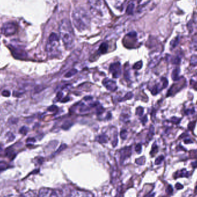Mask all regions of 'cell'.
Returning <instances> with one entry per match:
<instances>
[{
  "label": "cell",
  "instance_id": "6da1fadb",
  "mask_svg": "<svg viewBox=\"0 0 197 197\" xmlns=\"http://www.w3.org/2000/svg\"><path fill=\"white\" fill-rule=\"evenodd\" d=\"M74 26L79 31H83L89 28L91 18L88 12L81 7L76 8L72 13Z\"/></svg>",
  "mask_w": 197,
  "mask_h": 197
},
{
  "label": "cell",
  "instance_id": "30bf717a",
  "mask_svg": "<svg viewBox=\"0 0 197 197\" xmlns=\"http://www.w3.org/2000/svg\"><path fill=\"white\" fill-rule=\"evenodd\" d=\"M103 84L106 87V88L108 89L109 91H115L117 89V86L115 82L111 81L110 80H107V79L104 80V81H103Z\"/></svg>",
  "mask_w": 197,
  "mask_h": 197
},
{
  "label": "cell",
  "instance_id": "ffe728a7",
  "mask_svg": "<svg viewBox=\"0 0 197 197\" xmlns=\"http://www.w3.org/2000/svg\"><path fill=\"white\" fill-rule=\"evenodd\" d=\"M163 160H164V156H159V157H157V158L156 159V161H155V164H156V165H159V164H160L163 161Z\"/></svg>",
  "mask_w": 197,
  "mask_h": 197
},
{
  "label": "cell",
  "instance_id": "836d02e7",
  "mask_svg": "<svg viewBox=\"0 0 197 197\" xmlns=\"http://www.w3.org/2000/svg\"><path fill=\"white\" fill-rule=\"evenodd\" d=\"M2 95L5 96V97H8L10 96V92L9 91H7V90H5L2 92Z\"/></svg>",
  "mask_w": 197,
  "mask_h": 197
},
{
  "label": "cell",
  "instance_id": "d6986e66",
  "mask_svg": "<svg viewBox=\"0 0 197 197\" xmlns=\"http://www.w3.org/2000/svg\"><path fill=\"white\" fill-rule=\"evenodd\" d=\"M142 66V61H139L138 62H137L136 64H134V65L133 66V68L134 69H136V70H138V69H140Z\"/></svg>",
  "mask_w": 197,
  "mask_h": 197
},
{
  "label": "cell",
  "instance_id": "7bdbcfd3",
  "mask_svg": "<svg viewBox=\"0 0 197 197\" xmlns=\"http://www.w3.org/2000/svg\"><path fill=\"white\" fill-rule=\"evenodd\" d=\"M196 190H197V187H196Z\"/></svg>",
  "mask_w": 197,
  "mask_h": 197
},
{
  "label": "cell",
  "instance_id": "4fadbf2b",
  "mask_svg": "<svg viewBox=\"0 0 197 197\" xmlns=\"http://www.w3.org/2000/svg\"><path fill=\"white\" fill-rule=\"evenodd\" d=\"M107 50H108V45L104 43L100 45L99 51L101 54H104L107 51Z\"/></svg>",
  "mask_w": 197,
  "mask_h": 197
},
{
  "label": "cell",
  "instance_id": "2e32d148",
  "mask_svg": "<svg viewBox=\"0 0 197 197\" xmlns=\"http://www.w3.org/2000/svg\"><path fill=\"white\" fill-rule=\"evenodd\" d=\"M98 141L100 143H106L107 142V137L104 134L99 135L98 137Z\"/></svg>",
  "mask_w": 197,
  "mask_h": 197
},
{
  "label": "cell",
  "instance_id": "9c48e42d",
  "mask_svg": "<svg viewBox=\"0 0 197 197\" xmlns=\"http://www.w3.org/2000/svg\"><path fill=\"white\" fill-rule=\"evenodd\" d=\"M93 195L88 191L75 190L70 194L69 197H93Z\"/></svg>",
  "mask_w": 197,
  "mask_h": 197
},
{
  "label": "cell",
  "instance_id": "5bb4252c",
  "mask_svg": "<svg viewBox=\"0 0 197 197\" xmlns=\"http://www.w3.org/2000/svg\"><path fill=\"white\" fill-rule=\"evenodd\" d=\"M179 69L178 68L174 69L173 71L172 74V78L174 81H177L179 79Z\"/></svg>",
  "mask_w": 197,
  "mask_h": 197
},
{
  "label": "cell",
  "instance_id": "d4e9b609",
  "mask_svg": "<svg viewBox=\"0 0 197 197\" xmlns=\"http://www.w3.org/2000/svg\"><path fill=\"white\" fill-rule=\"evenodd\" d=\"M144 112V109L142 107H138L136 110V114L141 116Z\"/></svg>",
  "mask_w": 197,
  "mask_h": 197
},
{
  "label": "cell",
  "instance_id": "7c38bea8",
  "mask_svg": "<svg viewBox=\"0 0 197 197\" xmlns=\"http://www.w3.org/2000/svg\"><path fill=\"white\" fill-rule=\"evenodd\" d=\"M175 178L178 177H187L189 176V172L186 171V170H182L179 171L175 174Z\"/></svg>",
  "mask_w": 197,
  "mask_h": 197
},
{
  "label": "cell",
  "instance_id": "ac0fdd59",
  "mask_svg": "<svg viewBox=\"0 0 197 197\" xmlns=\"http://www.w3.org/2000/svg\"><path fill=\"white\" fill-rule=\"evenodd\" d=\"M77 72V70L75 69H72V70L69 71V72L66 75L65 77H70L73 76H74L76 74Z\"/></svg>",
  "mask_w": 197,
  "mask_h": 197
},
{
  "label": "cell",
  "instance_id": "f35d334b",
  "mask_svg": "<svg viewBox=\"0 0 197 197\" xmlns=\"http://www.w3.org/2000/svg\"><path fill=\"white\" fill-rule=\"evenodd\" d=\"M62 97V93L59 92L57 94V98H58V99H60Z\"/></svg>",
  "mask_w": 197,
  "mask_h": 197
},
{
  "label": "cell",
  "instance_id": "44dd1931",
  "mask_svg": "<svg viewBox=\"0 0 197 197\" xmlns=\"http://www.w3.org/2000/svg\"><path fill=\"white\" fill-rule=\"evenodd\" d=\"M20 133L23 135H26V134L28 132V129L26 126H23L21 127L19 130Z\"/></svg>",
  "mask_w": 197,
  "mask_h": 197
},
{
  "label": "cell",
  "instance_id": "b9f144b4",
  "mask_svg": "<svg viewBox=\"0 0 197 197\" xmlns=\"http://www.w3.org/2000/svg\"><path fill=\"white\" fill-rule=\"evenodd\" d=\"M5 197H20L19 196H17V195H8V196H6Z\"/></svg>",
  "mask_w": 197,
  "mask_h": 197
},
{
  "label": "cell",
  "instance_id": "60d3db41",
  "mask_svg": "<svg viewBox=\"0 0 197 197\" xmlns=\"http://www.w3.org/2000/svg\"><path fill=\"white\" fill-rule=\"evenodd\" d=\"M190 140H185V141H184V142H185L186 144H188V143H192V141H190Z\"/></svg>",
  "mask_w": 197,
  "mask_h": 197
},
{
  "label": "cell",
  "instance_id": "7a4b0ae2",
  "mask_svg": "<svg viewBox=\"0 0 197 197\" xmlns=\"http://www.w3.org/2000/svg\"><path fill=\"white\" fill-rule=\"evenodd\" d=\"M59 32L66 49H71L74 45L75 35L69 20L64 19L61 21L59 27Z\"/></svg>",
  "mask_w": 197,
  "mask_h": 197
},
{
  "label": "cell",
  "instance_id": "4dcf8cb0",
  "mask_svg": "<svg viewBox=\"0 0 197 197\" xmlns=\"http://www.w3.org/2000/svg\"><path fill=\"white\" fill-rule=\"evenodd\" d=\"M141 149H142V146L141 144H137V146H135V151L138 153H140L141 152Z\"/></svg>",
  "mask_w": 197,
  "mask_h": 197
},
{
  "label": "cell",
  "instance_id": "e575fe53",
  "mask_svg": "<svg viewBox=\"0 0 197 197\" xmlns=\"http://www.w3.org/2000/svg\"><path fill=\"white\" fill-rule=\"evenodd\" d=\"M195 122H191L190 123L189 125V129L191 130H192V129L194 128V126H195Z\"/></svg>",
  "mask_w": 197,
  "mask_h": 197
},
{
  "label": "cell",
  "instance_id": "277c9868",
  "mask_svg": "<svg viewBox=\"0 0 197 197\" xmlns=\"http://www.w3.org/2000/svg\"><path fill=\"white\" fill-rule=\"evenodd\" d=\"M1 31L7 37L13 35L17 31V26L13 23H7L2 26Z\"/></svg>",
  "mask_w": 197,
  "mask_h": 197
},
{
  "label": "cell",
  "instance_id": "f1b7e54d",
  "mask_svg": "<svg viewBox=\"0 0 197 197\" xmlns=\"http://www.w3.org/2000/svg\"><path fill=\"white\" fill-rule=\"evenodd\" d=\"M126 135H127V132L126 130H122L121 133V138L123 140H125L126 138Z\"/></svg>",
  "mask_w": 197,
  "mask_h": 197
},
{
  "label": "cell",
  "instance_id": "1f68e13d",
  "mask_svg": "<svg viewBox=\"0 0 197 197\" xmlns=\"http://www.w3.org/2000/svg\"><path fill=\"white\" fill-rule=\"evenodd\" d=\"M57 109L58 107L57 106L53 105V106H51L49 108H48V110L50 111H51V112H54L56 110H57Z\"/></svg>",
  "mask_w": 197,
  "mask_h": 197
},
{
  "label": "cell",
  "instance_id": "603a6c76",
  "mask_svg": "<svg viewBox=\"0 0 197 197\" xmlns=\"http://www.w3.org/2000/svg\"><path fill=\"white\" fill-rule=\"evenodd\" d=\"M158 151V148L157 146H156V145H153L152 147V149L151 151V154L152 156H154L156 153Z\"/></svg>",
  "mask_w": 197,
  "mask_h": 197
},
{
  "label": "cell",
  "instance_id": "d6a6232c",
  "mask_svg": "<svg viewBox=\"0 0 197 197\" xmlns=\"http://www.w3.org/2000/svg\"><path fill=\"white\" fill-rule=\"evenodd\" d=\"M171 121L172 123H175V124H178V123H179L180 122V119H179V118H176V117H173L171 119Z\"/></svg>",
  "mask_w": 197,
  "mask_h": 197
},
{
  "label": "cell",
  "instance_id": "484cf974",
  "mask_svg": "<svg viewBox=\"0 0 197 197\" xmlns=\"http://www.w3.org/2000/svg\"><path fill=\"white\" fill-rule=\"evenodd\" d=\"M180 59L178 57L174 58L172 59V63L175 64V65H178L180 63Z\"/></svg>",
  "mask_w": 197,
  "mask_h": 197
},
{
  "label": "cell",
  "instance_id": "8d00e7d4",
  "mask_svg": "<svg viewBox=\"0 0 197 197\" xmlns=\"http://www.w3.org/2000/svg\"><path fill=\"white\" fill-rule=\"evenodd\" d=\"M183 187V186L182 184H180V183H177V184H176V188L178 190L179 189H182Z\"/></svg>",
  "mask_w": 197,
  "mask_h": 197
},
{
  "label": "cell",
  "instance_id": "74e56055",
  "mask_svg": "<svg viewBox=\"0 0 197 197\" xmlns=\"http://www.w3.org/2000/svg\"><path fill=\"white\" fill-rule=\"evenodd\" d=\"M27 142H35V140L34 138H28L27 140Z\"/></svg>",
  "mask_w": 197,
  "mask_h": 197
},
{
  "label": "cell",
  "instance_id": "f546056e",
  "mask_svg": "<svg viewBox=\"0 0 197 197\" xmlns=\"http://www.w3.org/2000/svg\"><path fill=\"white\" fill-rule=\"evenodd\" d=\"M66 148V145L65 144H62V145H61V146L59 148L58 150L56 152V153H58L61 152L62 151H63Z\"/></svg>",
  "mask_w": 197,
  "mask_h": 197
},
{
  "label": "cell",
  "instance_id": "d590c367",
  "mask_svg": "<svg viewBox=\"0 0 197 197\" xmlns=\"http://www.w3.org/2000/svg\"><path fill=\"white\" fill-rule=\"evenodd\" d=\"M9 135L8 136V140H9V141H12L14 139V135L12 133H9Z\"/></svg>",
  "mask_w": 197,
  "mask_h": 197
},
{
  "label": "cell",
  "instance_id": "3957f363",
  "mask_svg": "<svg viewBox=\"0 0 197 197\" xmlns=\"http://www.w3.org/2000/svg\"><path fill=\"white\" fill-rule=\"evenodd\" d=\"M89 7L92 14L96 18H103L108 14L105 0H89Z\"/></svg>",
  "mask_w": 197,
  "mask_h": 197
},
{
  "label": "cell",
  "instance_id": "ba28073f",
  "mask_svg": "<svg viewBox=\"0 0 197 197\" xmlns=\"http://www.w3.org/2000/svg\"><path fill=\"white\" fill-rule=\"evenodd\" d=\"M110 71L114 78H118L121 74V66L119 62L112 64L110 67Z\"/></svg>",
  "mask_w": 197,
  "mask_h": 197
},
{
  "label": "cell",
  "instance_id": "52a82bcc",
  "mask_svg": "<svg viewBox=\"0 0 197 197\" xmlns=\"http://www.w3.org/2000/svg\"><path fill=\"white\" fill-rule=\"evenodd\" d=\"M13 57L18 59H25L27 57V53L22 49L12 47L10 48Z\"/></svg>",
  "mask_w": 197,
  "mask_h": 197
},
{
  "label": "cell",
  "instance_id": "7402d4cb",
  "mask_svg": "<svg viewBox=\"0 0 197 197\" xmlns=\"http://www.w3.org/2000/svg\"><path fill=\"white\" fill-rule=\"evenodd\" d=\"M133 94L130 92L128 93L126 95V96L123 98V99H122L121 100L122 101H124V100H128V99H130L132 97H133Z\"/></svg>",
  "mask_w": 197,
  "mask_h": 197
},
{
  "label": "cell",
  "instance_id": "83f0119b",
  "mask_svg": "<svg viewBox=\"0 0 197 197\" xmlns=\"http://www.w3.org/2000/svg\"><path fill=\"white\" fill-rule=\"evenodd\" d=\"M161 80H162V81H163V88H166V87H167V85H168V80H167V79L165 78H162Z\"/></svg>",
  "mask_w": 197,
  "mask_h": 197
},
{
  "label": "cell",
  "instance_id": "cb8c5ba5",
  "mask_svg": "<svg viewBox=\"0 0 197 197\" xmlns=\"http://www.w3.org/2000/svg\"><path fill=\"white\" fill-rule=\"evenodd\" d=\"M136 163H137L138 164H140V165L144 164V163H145V159H144V157H141L140 159L136 160Z\"/></svg>",
  "mask_w": 197,
  "mask_h": 197
},
{
  "label": "cell",
  "instance_id": "5b68a950",
  "mask_svg": "<svg viewBox=\"0 0 197 197\" xmlns=\"http://www.w3.org/2000/svg\"><path fill=\"white\" fill-rule=\"evenodd\" d=\"M59 44V38L57 35L55 33H52L50 35L47 44L46 46V50L48 52H51L54 50V48L56 47Z\"/></svg>",
  "mask_w": 197,
  "mask_h": 197
},
{
  "label": "cell",
  "instance_id": "8fae6325",
  "mask_svg": "<svg viewBox=\"0 0 197 197\" xmlns=\"http://www.w3.org/2000/svg\"><path fill=\"white\" fill-rule=\"evenodd\" d=\"M132 154V148L130 146L122 149L121 151V160L123 161L129 157Z\"/></svg>",
  "mask_w": 197,
  "mask_h": 197
},
{
  "label": "cell",
  "instance_id": "9a60e30c",
  "mask_svg": "<svg viewBox=\"0 0 197 197\" xmlns=\"http://www.w3.org/2000/svg\"><path fill=\"white\" fill-rule=\"evenodd\" d=\"M21 197H39L33 191H29L28 192H26V193H24L22 195Z\"/></svg>",
  "mask_w": 197,
  "mask_h": 197
},
{
  "label": "cell",
  "instance_id": "ab89813d",
  "mask_svg": "<svg viewBox=\"0 0 197 197\" xmlns=\"http://www.w3.org/2000/svg\"><path fill=\"white\" fill-rule=\"evenodd\" d=\"M192 167H193L194 168H196V167H197V161H195V162L192 163Z\"/></svg>",
  "mask_w": 197,
  "mask_h": 197
},
{
  "label": "cell",
  "instance_id": "8992f818",
  "mask_svg": "<svg viewBox=\"0 0 197 197\" xmlns=\"http://www.w3.org/2000/svg\"><path fill=\"white\" fill-rule=\"evenodd\" d=\"M39 197H58L57 192L54 190L47 188L41 189L38 194Z\"/></svg>",
  "mask_w": 197,
  "mask_h": 197
},
{
  "label": "cell",
  "instance_id": "4316f807",
  "mask_svg": "<svg viewBox=\"0 0 197 197\" xmlns=\"http://www.w3.org/2000/svg\"><path fill=\"white\" fill-rule=\"evenodd\" d=\"M7 168V164L4 162H0V171H2Z\"/></svg>",
  "mask_w": 197,
  "mask_h": 197
},
{
  "label": "cell",
  "instance_id": "e0dca14e",
  "mask_svg": "<svg viewBox=\"0 0 197 197\" xmlns=\"http://www.w3.org/2000/svg\"><path fill=\"white\" fill-rule=\"evenodd\" d=\"M153 135H154V128L153 127V126H151V127H150V129H149V132L147 136L148 140H149V141L151 140L153 138Z\"/></svg>",
  "mask_w": 197,
  "mask_h": 197
}]
</instances>
